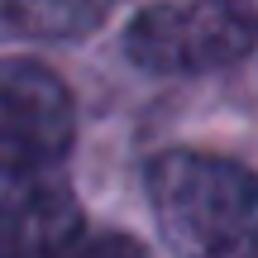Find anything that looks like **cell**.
Masks as SVG:
<instances>
[{
  "label": "cell",
  "mask_w": 258,
  "mask_h": 258,
  "mask_svg": "<svg viewBox=\"0 0 258 258\" xmlns=\"http://www.w3.org/2000/svg\"><path fill=\"white\" fill-rule=\"evenodd\" d=\"M144 186L177 258H258V177L244 163L167 148L148 163Z\"/></svg>",
  "instance_id": "obj_1"
},
{
  "label": "cell",
  "mask_w": 258,
  "mask_h": 258,
  "mask_svg": "<svg viewBox=\"0 0 258 258\" xmlns=\"http://www.w3.org/2000/svg\"><path fill=\"white\" fill-rule=\"evenodd\" d=\"M258 48V10L244 0H167L148 5L124 29L134 67L158 77L220 72Z\"/></svg>",
  "instance_id": "obj_2"
},
{
  "label": "cell",
  "mask_w": 258,
  "mask_h": 258,
  "mask_svg": "<svg viewBox=\"0 0 258 258\" xmlns=\"http://www.w3.org/2000/svg\"><path fill=\"white\" fill-rule=\"evenodd\" d=\"M77 105L67 82L34 57L0 62V177H43L72 153Z\"/></svg>",
  "instance_id": "obj_3"
},
{
  "label": "cell",
  "mask_w": 258,
  "mask_h": 258,
  "mask_svg": "<svg viewBox=\"0 0 258 258\" xmlns=\"http://www.w3.org/2000/svg\"><path fill=\"white\" fill-rule=\"evenodd\" d=\"M82 230V201L57 177H24L0 201V258H72Z\"/></svg>",
  "instance_id": "obj_4"
},
{
  "label": "cell",
  "mask_w": 258,
  "mask_h": 258,
  "mask_svg": "<svg viewBox=\"0 0 258 258\" xmlns=\"http://www.w3.org/2000/svg\"><path fill=\"white\" fill-rule=\"evenodd\" d=\"M115 0H0V38L67 43L105 24Z\"/></svg>",
  "instance_id": "obj_5"
},
{
  "label": "cell",
  "mask_w": 258,
  "mask_h": 258,
  "mask_svg": "<svg viewBox=\"0 0 258 258\" xmlns=\"http://www.w3.org/2000/svg\"><path fill=\"white\" fill-rule=\"evenodd\" d=\"M72 258H153L139 239H129V234H101V239L82 244Z\"/></svg>",
  "instance_id": "obj_6"
}]
</instances>
